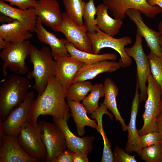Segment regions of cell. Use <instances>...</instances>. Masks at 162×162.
<instances>
[{
    "mask_svg": "<svg viewBox=\"0 0 162 162\" xmlns=\"http://www.w3.org/2000/svg\"><path fill=\"white\" fill-rule=\"evenodd\" d=\"M66 92L55 77L48 80L44 92L34 99L28 117V122L36 126L40 115H50L53 118L68 120L71 116L65 101Z\"/></svg>",
    "mask_w": 162,
    "mask_h": 162,
    "instance_id": "obj_1",
    "label": "cell"
},
{
    "mask_svg": "<svg viewBox=\"0 0 162 162\" xmlns=\"http://www.w3.org/2000/svg\"><path fill=\"white\" fill-rule=\"evenodd\" d=\"M28 56L33 68L28 73L27 77L34 79L33 88L39 95L45 89L49 79L56 76V62L50 49L47 46L39 50L31 44Z\"/></svg>",
    "mask_w": 162,
    "mask_h": 162,
    "instance_id": "obj_2",
    "label": "cell"
},
{
    "mask_svg": "<svg viewBox=\"0 0 162 162\" xmlns=\"http://www.w3.org/2000/svg\"><path fill=\"white\" fill-rule=\"evenodd\" d=\"M28 79L16 74L3 81L0 87V118L3 121L24 100L31 87Z\"/></svg>",
    "mask_w": 162,
    "mask_h": 162,
    "instance_id": "obj_3",
    "label": "cell"
},
{
    "mask_svg": "<svg viewBox=\"0 0 162 162\" xmlns=\"http://www.w3.org/2000/svg\"><path fill=\"white\" fill-rule=\"evenodd\" d=\"M31 44L28 40L16 43L7 42L0 54V57L3 62L2 67L3 76L7 75V68L12 72L21 75L28 72L25 61L29 56Z\"/></svg>",
    "mask_w": 162,
    "mask_h": 162,
    "instance_id": "obj_4",
    "label": "cell"
},
{
    "mask_svg": "<svg viewBox=\"0 0 162 162\" xmlns=\"http://www.w3.org/2000/svg\"><path fill=\"white\" fill-rule=\"evenodd\" d=\"M147 98L142 116L144 123L137 130L140 136L151 131H158L156 120L162 112V92L160 86L151 74L147 80Z\"/></svg>",
    "mask_w": 162,
    "mask_h": 162,
    "instance_id": "obj_5",
    "label": "cell"
},
{
    "mask_svg": "<svg viewBox=\"0 0 162 162\" xmlns=\"http://www.w3.org/2000/svg\"><path fill=\"white\" fill-rule=\"evenodd\" d=\"M87 34L91 41L94 53L98 54L102 49L110 48L116 50L119 54L120 58L118 62L121 67L125 68L132 64L131 58L127 54L125 50L126 46L132 42L130 37L124 36L120 38H115L105 33L98 26L95 33L87 32Z\"/></svg>",
    "mask_w": 162,
    "mask_h": 162,
    "instance_id": "obj_6",
    "label": "cell"
},
{
    "mask_svg": "<svg viewBox=\"0 0 162 162\" xmlns=\"http://www.w3.org/2000/svg\"><path fill=\"white\" fill-rule=\"evenodd\" d=\"M142 37L137 32L134 44L125 50L127 54L135 60L136 65V80L140 93V101H145L147 98L146 83L151 74L147 55L144 51L142 45Z\"/></svg>",
    "mask_w": 162,
    "mask_h": 162,
    "instance_id": "obj_7",
    "label": "cell"
},
{
    "mask_svg": "<svg viewBox=\"0 0 162 162\" xmlns=\"http://www.w3.org/2000/svg\"><path fill=\"white\" fill-rule=\"evenodd\" d=\"M38 123L41 136L47 151L46 161L53 162L56 158L67 148L64 135L55 123L42 120Z\"/></svg>",
    "mask_w": 162,
    "mask_h": 162,
    "instance_id": "obj_8",
    "label": "cell"
},
{
    "mask_svg": "<svg viewBox=\"0 0 162 162\" xmlns=\"http://www.w3.org/2000/svg\"><path fill=\"white\" fill-rule=\"evenodd\" d=\"M40 126H33L27 122L18 136L25 152L37 162L46 161L47 151L41 138Z\"/></svg>",
    "mask_w": 162,
    "mask_h": 162,
    "instance_id": "obj_9",
    "label": "cell"
},
{
    "mask_svg": "<svg viewBox=\"0 0 162 162\" xmlns=\"http://www.w3.org/2000/svg\"><path fill=\"white\" fill-rule=\"evenodd\" d=\"M34 96L33 92H29L23 102L12 110L4 121L0 119V125L4 134L18 136L28 122Z\"/></svg>",
    "mask_w": 162,
    "mask_h": 162,
    "instance_id": "obj_10",
    "label": "cell"
},
{
    "mask_svg": "<svg viewBox=\"0 0 162 162\" xmlns=\"http://www.w3.org/2000/svg\"><path fill=\"white\" fill-rule=\"evenodd\" d=\"M62 23L55 28L54 31L62 33L67 40L77 49L93 53L91 42L88 35L85 26L77 25L65 12L62 13Z\"/></svg>",
    "mask_w": 162,
    "mask_h": 162,
    "instance_id": "obj_11",
    "label": "cell"
},
{
    "mask_svg": "<svg viewBox=\"0 0 162 162\" xmlns=\"http://www.w3.org/2000/svg\"><path fill=\"white\" fill-rule=\"evenodd\" d=\"M103 3L108 8L114 18L123 20L126 12L130 9H135L150 18H154L162 13V9L158 6H151L147 0H103Z\"/></svg>",
    "mask_w": 162,
    "mask_h": 162,
    "instance_id": "obj_12",
    "label": "cell"
},
{
    "mask_svg": "<svg viewBox=\"0 0 162 162\" xmlns=\"http://www.w3.org/2000/svg\"><path fill=\"white\" fill-rule=\"evenodd\" d=\"M0 162H38L22 146L18 136L4 134L0 139Z\"/></svg>",
    "mask_w": 162,
    "mask_h": 162,
    "instance_id": "obj_13",
    "label": "cell"
},
{
    "mask_svg": "<svg viewBox=\"0 0 162 162\" xmlns=\"http://www.w3.org/2000/svg\"><path fill=\"white\" fill-rule=\"evenodd\" d=\"M126 14L135 24L137 32L144 38L150 52L162 58V49L160 43V33L150 28L145 23L141 13L138 10L129 9L126 11Z\"/></svg>",
    "mask_w": 162,
    "mask_h": 162,
    "instance_id": "obj_14",
    "label": "cell"
},
{
    "mask_svg": "<svg viewBox=\"0 0 162 162\" xmlns=\"http://www.w3.org/2000/svg\"><path fill=\"white\" fill-rule=\"evenodd\" d=\"M54 58L56 64L55 77L67 92L84 63L70 56H58Z\"/></svg>",
    "mask_w": 162,
    "mask_h": 162,
    "instance_id": "obj_15",
    "label": "cell"
},
{
    "mask_svg": "<svg viewBox=\"0 0 162 162\" xmlns=\"http://www.w3.org/2000/svg\"><path fill=\"white\" fill-rule=\"evenodd\" d=\"M34 8L42 23L53 30L62 23V13L56 0H38Z\"/></svg>",
    "mask_w": 162,
    "mask_h": 162,
    "instance_id": "obj_16",
    "label": "cell"
},
{
    "mask_svg": "<svg viewBox=\"0 0 162 162\" xmlns=\"http://www.w3.org/2000/svg\"><path fill=\"white\" fill-rule=\"evenodd\" d=\"M54 123L62 131L64 135L67 148L74 152H79L87 154H90L93 149V136L80 137L76 136L70 130L66 119L53 118Z\"/></svg>",
    "mask_w": 162,
    "mask_h": 162,
    "instance_id": "obj_17",
    "label": "cell"
},
{
    "mask_svg": "<svg viewBox=\"0 0 162 162\" xmlns=\"http://www.w3.org/2000/svg\"><path fill=\"white\" fill-rule=\"evenodd\" d=\"M120 68L118 62L115 61L106 60L92 64H84L75 76L72 84L93 79L100 74L113 72Z\"/></svg>",
    "mask_w": 162,
    "mask_h": 162,
    "instance_id": "obj_18",
    "label": "cell"
},
{
    "mask_svg": "<svg viewBox=\"0 0 162 162\" xmlns=\"http://www.w3.org/2000/svg\"><path fill=\"white\" fill-rule=\"evenodd\" d=\"M139 90L138 82L136 80L135 94L132 102L130 121L127 126L128 138L125 148V151L128 153L135 152L138 155L140 152L139 148L140 136L136 128V121L140 102Z\"/></svg>",
    "mask_w": 162,
    "mask_h": 162,
    "instance_id": "obj_19",
    "label": "cell"
},
{
    "mask_svg": "<svg viewBox=\"0 0 162 162\" xmlns=\"http://www.w3.org/2000/svg\"><path fill=\"white\" fill-rule=\"evenodd\" d=\"M0 12L22 23L32 32H34L38 19L34 8L24 10L14 7L0 0Z\"/></svg>",
    "mask_w": 162,
    "mask_h": 162,
    "instance_id": "obj_20",
    "label": "cell"
},
{
    "mask_svg": "<svg viewBox=\"0 0 162 162\" xmlns=\"http://www.w3.org/2000/svg\"><path fill=\"white\" fill-rule=\"evenodd\" d=\"M34 32L40 41L50 46L53 57L70 56L65 46L64 39H59L55 34L48 31L38 17Z\"/></svg>",
    "mask_w": 162,
    "mask_h": 162,
    "instance_id": "obj_21",
    "label": "cell"
},
{
    "mask_svg": "<svg viewBox=\"0 0 162 162\" xmlns=\"http://www.w3.org/2000/svg\"><path fill=\"white\" fill-rule=\"evenodd\" d=\"M96 8V26L106 34L112 37L116 35L122 26L123 20L111 17L108 13V7L104 3L98 5Z\"/></svg>",
    "mask_w": 162,
    "mask_h": 162,
    "instance_id": "obj_22",
    "label": "cell"
},
{
    "mask_svg": "<svg viewBox=\"0 0 162 162\" xmlns=\"http://www.w3.org/2000/svg\"><path fill=\"white\" fill-rule=\"evenodd\" d=\"M32 36V32L17 20L0 26V37L8 42L16 43L27 40Z\"/></svg>",
    "mask_w": 162,
    "mask_h": 162,
    "instance_id": "obj_23",
    "label": "cell"
},
{
    "mask_svg": "<svg viewBox=\"0 0 162 162\" xmlns=\"http://www.w3.org/2000/svg\"><path fill=\"white\" fill-rule=\"evenodd\" d=\"M103 85L104 98L103 104L112 112L116 120L120 122L123 130H127V126L117 107L116 97L119 93L118 87L115 82L109 77L105 79Z\"/></svg>",
    "mask_w": 162,
    "mask_h": 162,
    "instance_id": "obj_24",
    "label": "cell"
},
{
    "mask_svg": "<svg viewBox=\"0 0 162 162\" xmlns=\"http://www.w3.org/2000/svg\"><path fill=\"white\" fill-rule=\"evenodd\" d=\"M68 104L76 124L77 133L80 136L85 133L84 127L88 126L96 128L98 126L95 120H92L88 116L85 106L80 101L71 100H68Z\"/></svg>",
    "mask_w": 162,
    "mask_h": 162,
    "instance_id": "obj_25",
    "label": "cell"
},
{
    "mask_svg": "<svg viewBox=\"0 0 162 162\" xmlns=\"http://www.w3.org/2000/svg\"><path fill=\"white\" fill-rule=\"evenodd\" d=\"M64 41L70 56L85 64H92L106 60L115 61L117 58L116 55L114 53L100 54L86 52L77 49L66 39H64Z\"/></svg>",
    "mask_w": 162,
    "mask_h": 162,
    "instance_id": "obj_26",
    "label": "cell"
},
{
    "mask_svg": "<svg viewBox=\"0 0 162 162\" xmlns=\"http://www.w3.org/2000/svg\"><path fill=\"white\" fill-rule=\"evenodd\" d=\"M65 12L77 25H84L83 15L86 2L82 0H63Z\"/></svg>",
    "mask_w": 162,
    "mask_h": 162,
    "instance_id": "obj_27",
    "label": "cell"
},
{
    "mask_svg": "<svg viewBox=\"0 0 162 162\" xmlns=\"http://www.w3.org/2000/svg\"><path fill=\"white\" fill-rule=\"evenodd\" d=\"M93 86L89 80L78 82L72 84L66 93L68 100L80 101L83 100L87 96Z\"/></svg>",
    "mask_w": 162,
    "mask_h": 162,
    "instance_id": "obj_28",
    "label": "cell"
},
{
    "mask_svg": "<svg viewBox=\"0 0 162 162\" xmlns=\"http://www.w3.org/2000/svg\"><path fill=\"white\" fill-rule=\"evenodd\" d=\"M89 92L82 100V103L87 113L91 114L99 108V100L104 96V85L101 83L95 84L93 85Z\"/></svg>",
    "mask_w": 162,
    "mask_h": 162,
    "instance_id": "obj_29",
    "label": "cell"
},
{
    "mask_svg": "<svg viewBox=\"0 0 162 162\" xmlns=\"http://www.w3.org/2000/svg\"><path fill=\"white\" fill-rule=\"evenodd\" d=\"M94 0H88L86 2L83 15L84 25L87 29L88 32L95 33L97 26L95 23V15L97 14V8L95 7Z\"/></svg>",
    "mask_w": 162,
    "mask_h": 162,
    "instance_id": "obj_30",
    "label": "cell"
},
{
    "mask_svg": "<svg viewBox=\"0 0 162 162\" xmlns=\"http://www.w3.org/2000/svg\"><path fill=\"white\" fill-rule=\"evenodd\" d=\"M139 156L146 162H162V143L142 148Z\"/></svg>",
    "mask_w": 162,
    "mask_h": 162,
    "instance_id": "obj_31",
    "label": "cell"
},
{
    "mask_svg": "<svg viewBox=\"0 0 162 162\" xmlns=\"http://www.w3.org/2000/svg\"><path fill=\"white\" fill-rule=\"evenodd\" d=\"M102 116L103 115L99 114L97 115L95 117V119L98 122V126L96 129L102 136L104 142V148L101 162H114V159L113 153L111 150V146L103 129Z\"/></svg>",
    "mask_w": 162,
    "mask_h": 162,
    "instance_id": "obj_32",
    "label": "cell"
},
{
    "mask_svg": "<svg viewBox=\"0 0 162 162\" xmlns=\"http://www.w3.org/2000/svg\"><path fill=\"white\" fill-rule=\"evenodd\" d=\"M151 74L160 87L162 92V58L150 52L147 55Z\"/></svg>",
    "mask_w": 162,
    "mask_h": 162,
    "instance_id": "obj_33",
    "label": "cell"
},
{
    "mask_svg": "<svg viewBox=\"0 0 162 162\" xmlns=\"http://www.w3.org/2000/svg\"><path fill=\"white\" fill-rule=\"evenodd\" d=\"M160 143H162V139L158 131L150 132L140 136L139 148L140 152L143 148Z\"/></svg>",
    "mask_w": 162,
    "mask_h": 162,
    "instance_id": "obj_34",
    "label": "cell"
},
{
    "mask_svg": "<svg viewBox=\"0 0 162 162\" xmlns=\"http://www.w3.org/2000/svg\"><path fill=\"white\" fill-rule=\"evenodd\" d=\"M114 162H137L135 156L129 154L122 148L116 147L113 153Z\"/></svg>",
    "mask_w": 162,
    "mask_h": 162,
    "instance_id": "obj_35",
    "label": "cell"
},
{
    "mask_svg": "<svg viewBox=\"0 0 162 162\" xmlns=\"http://www.w3.org/2000/svg\"><path fill=\"white\" fill-rule=\"evenodd\" d=\"M9 2L10 5L17 6L18 8L26 10L34 8L36 0H2Z\"/></svg>",
    "mask_w": 162,
    "mask_h": 162,
    "instance_id": "obj_36",
    "label": "cell"
},
{
    "mask_svg": "<svg viewBox=\"0 0 162 162\" xmlns=\"http://www.w3.org/2000/svg\"><path fill=\"white\" fill-rule=\"evenodd\" d=\"M74 152L69 148L59 154L53 162H73Z\"/></svg>",
    "mask_w": 162,
    "mask_h": 162,
    "instance_id": "obj_37",
    "label": "cell"
},
{
    "mask_svg": "<svg viewBox=\"0 0 162 162\" xmlns=\"http://www.w3.org/2000/svg\"><path fill=\"white\" fill-rule=\"evenodd\" d=\"M87 154L82 153L74 152V162H88Z\"/></svg>",
    "mask_w": 162,
    "mask_h": 162,
    "instance_id": "obj_38",
    "label": "cell"
},
{
    "mask_svg": "<svg viewBox=\"0 0 162 162\" xmlns=\"http://www.w3.org/2000/svg\"><path fill=\"white\" fill-rule=\"evenodd\" d=\"M156 122L158 131L162 139V112L157 117Z\"/></svg>",
    "mask_w": 162,
    "mask_h": 162,
    "instance_id": "obj_39",
    "label": "cell"
},
{
    "mask_svg": "<svg viewBox=\"0 0 162 162\" xmlns=\"http://www.w3.org/2000/svg\"><path fill=\"white\" fill-rule=\"evenodd\" d=\"M147 2L150 6H158L162 9V0H147Z\"/></svg>",
    "mask_w": 162,
    "mask_h": 162,
    "instance_id": "obj_40",
    "label": "cell"
},
{
    "mask_svg": "<svg viewBox=\"0 0 162 162\" xmlns=\"http://www.w3.org/2000/svg\"><path fill=\"white\" fill-rule=\"evenodd\" d=\"M8 42L0 37V49L2 50L4 48L7 44Z\"/></svg>",
    "mask_w": 162,
    "mask_h": 162,
    "instance_id": "obj_41",
    "label": "cell"
},
{
    "mask_svg": "<svg viewBox=\"0 0 162 162\" xmlns=\"http://www.w3.org/2000/svg\"><path fill=\"white\" fill-rule=\"evenodd\" d=\"M158 32L162 35V20L160 21L158 25Z\"/></svg>",
    "mask_w": 162,
    "mask_h": 162,
    "instance_id": "obj_42",
    "label": "cell"
},
{
    "mask_svg": "<svg viewBox=\"0 0 162 162\" xmlns=\"http://www.w3.org/2000/svg\"><path fill=\"white\" fill-rule=\"evenodd\" d=\"M160 43L162 49V35H161L160 38Z\"/></svg>",
    "mask_w": 162,
    "mask_h": 162,
    "instance_id": "obj_43",
    "label": "cell"
},
{
    "mask_svg": "<svg viewBox=\"0 0 162 162\" xmlns=\"http://www.w3.org/2000/svg\"><path fill=\"white\" fill-rule=\"evenodd\" d=\"M161 99H162V96Z\"/></svg>",
    "mask_w": 162,
    "mask_h": 162,
    "instance_id": "obj_44",
    "label": "cell"
}]
</instances>
